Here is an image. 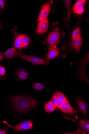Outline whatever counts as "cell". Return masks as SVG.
Here are the masks:
<instances>
[{"instance_id": "cell-9", "label": "cell", "mask_w": 89, "mask_h": 134, "mask_svg": "<svg viewBox=\"0 0 89 134\" xmlns=\"http://www.w3.org/2000/svg\"><path fill=\"white\" fill-rule=\"evenodd\" d=\"M15 75L17 79L20 81L26 80L29 76L28 72L22 68L18 69L16 72Z\"/></svg>"}, {"instance_id": "cell-13", "label": "cell", "mask_w": 89, "mask_h": 134, "mask_svg": "<svg viewBox=\"0 0 89 134\" xmlns=\"http://www.w3.org/2000/svg\"><path fill=\"white\" fill-rule=\"evenodd\" d=\"M16 52L15 48L13 47L5 52L4 53V55L6 58L10 59L15 56Z\"/></svg>"}, {"instance_id": "cell-18", "label": "cell", "mask_w": 89, "mask_h": 134, "mask_svg": "<svg viewBox=\"0 0 89 134\" xmlns=\"http://www.w3.org/2000/svg\"><path fill=\"white\" fill-rule=\"evenodd\" d=\"M86 1L85 0H80L78 1L74 5L73 8V10L74 11L79 8L83 7Z\"/></svg>"}, {"instance_id": "cell-8", "label": "cell", "mask_w": 89, "mask_h": 134, "mask_svg": "<svg viewBox=\"0 0 89 134\" xmlns=\"http://www.w3.org/2000/svg\"><path fill=\"white\" fill-rule=\"evenodd\" d=\"M49 27L48 21L47 18L40 22L36 28V32L39 34L45 32Z\"/></svg>"}, {"instance_id": "cell-24", "label": "cell", "mask_w": 89, "mask_h": 134, "mask_svg": "<svg viewBox=\"0 0 89 134\" xmlns=\"http://www.w3.org/2000/svg\"><path fill=\"white\" fill-rule=\"evenodd\" d=\"M5 1L4 0H0V10H4L6 6Z\"/></svg>"}, {"instance_id": "cell-6", "label": "cell", "mask_w": 89, "mask_h": 134, "mask_svg": "<svg viewBox=\"0 0 89 134\" xmlns=\"http://www.w3.org/2000/svg\"><path fill=\"white\" fill-rule=\"evenodd\" d=\"M76 100L78 108L85 115L87 116L88 107L86 102L80 96L77 97Z\"/></svg>"}, {"instance_id": "cell-14", "label": "cell", "mask_w": 89, "mask_h": 134, "mask_svg": "<svg viewBox=\"0 0 89 134\" xmlns=\"http://www.w3.org/2000/svg\"><path fill=\"white\" fill-rule=\"evenodd\" d=\"M50 101L48 102L45 106V111L47 113H51L57 109Z\"/></svg>"}, {"instance_id": "cell-15", "label": "cell", "mask_w": 89, "mask_h": 134, "mask_svg": "<svg viewBox=\"0 0 89 134\" xmlns=\"http://www.w3.org/2000/svg\"><path fill=\"white\" fill-rule=\"evenodd\" d=\"M81 35V30L79 28L75 29L73 32L72 35V41L78 38H80Z\"/></svg>"}, {"instance_id": "cell-29", "label": "cell", "mask_w": 89, "mask_h": 134, "mask_svg": "<svg viewBox=\"0 0 89 134\" xmlns=\"http://www.w3.org/2000/svg\"><path fill=\"white\" fill-rule=\"evenodd\" d=\"M63 102L62 101L58 100L57 103L56 107L57 108L60 109L62 105Z\"/></svg>"}, {"instance_id": "cell-30", "label": "cell", "mask_w": 89, "mask_h": 134, "mask_svg": "<svg viewBox=\"0 0 89 134\" xmlns=\"http://www.w3.org/2000/svg\"><path fill=\"white\" fill-rule=\"evenodd\" d=\"M4 58V56L3 53L0 51V62Z\"/></svg>"}, {"instance_id": "cell-21", "label": "cell", "mask_w": 89, "mask_h": 134, "mask_svg": "<svg viewBox=\"0 0 89 134\" xmlns=\"http://www.w3.org/2000/svg\"><path fill=\"white\" fill-rule=\"evenodd\" d=\"M55 93L57 95L59 100L63 102L66 98L65 95L60 92L56 91Z\"/></svg>"}, {"instance_id": "cell-23", "label": "cell", "mask_w": 89, "mask_h": 134, "mask_svg": "<svg viewBox=\"0 0 89 134\" xmlns=\"http://www.w3.org/2000/svg\"><path fill=\"white\" fill-rule=\"evenodd\" d=\"M17 38L19 43L20 44L21 46L23 48L24 38L23 35H19L17 36Z\"/></svg>"}, {"instance_id": "cell-26", "label": "cell", "mask_w": 89, "mask_h": 134, "mask_svg": "<svg viewBox=\"0 0 89 134\" xmlns=\"http://www.w3.org/2000/svg\"><path fill=\"white\" fill-rule=\"evenodd\" d=\"M14 45L16 48L19 49H21L23 48L19 43L17 37L15 40Z\"/></svg>"}, {"instance_id": "cell-25", "label": "cell", "mask_w": 89, "mask_h": 134, "mask_svg": "<svg viewBox=\"0 0 89 134\" xmlns=\"http://www.w3.org/2000/svg\"><path fill=\"white\" fill-rule=\"evenodd\" d=\"M83 7L79 8L75 10L74 13L77 14H80L83 13L84 11Z\"/></svg>"}, {"instance_id": "cell-16", "label": "cell", "mask_w": 89, "mask_h": 134, "mask_svg": "<svg viewBox=\"0 0 89 134\" xmlns=\"http://www.w3.org/2000/svg\"><path fill=\"white\" fill-rule=\"evenodd\" d=\"M64 1L68 10V14L66 19H67V21L69 22L70 21V16L71 12L70 7L71 1L66 0V1Z\"/></svg>"}, {"instance_id": "cell-32", "label": "cell", "mask_w": 89, "mask_h": 134, "mask_svg": "<svg viewBox=\"0 0 89 134\" xmlns=\"http://www.w3.org/2000/svg\"><path fill=\"white\" fill-rule=\"evenodd\" d=\"M1 129V127H0V129Z\"/></svg>"}, {"instance_id": "cell-27", "label": "cell", "mask_w": 89, "mask_h": 134, "mask_svg": "<svg viewBox=\"0 0 89 134\" xmlns=\"http://www.w3.org/2000/svg\"><path fill=\"white\" fill-rule=\"evenodd\" d=\"M82 133L83 134H86V133L82 131H81V130L79 129V128L78 127V130L76 131L75 132L71 133L70 132H66L64 133H63L62 134H76V133Z\"/></svg>"}, {"instance_id": "cell-5", "label": "cell", "mask_w": 89, "mask_h": 134, "mask_svg": "<svg viewBox=\"0 0 89 134\" xmlns=\"http://www.w3.org/2000/svg\"><path fill=\"white\" fill-rule=\"evenodd\" d=\"M50 5L49 2L46 3L43 5L38 18V21H41L47 18L50 11Z\"/></svg>"}, {"instance_id": "cell-7", "label": "cell", "mask_w": 89, "mask_h": 134, "mask_svg": "<svg viewBox=\"0 0 89 134\" xmlns=\"http://www.w3.org/2000/svg\"><path fill=\"white\" fill-rule=\"evenodd\" d=\"M60 109L63 113L73 115L77 113L75 111L69 103L67 98L63 102L62 106Z\"/></svg>"}, {"instance_id": "cell-4", "label": "cell", "mask_w": 89, "mask_h": 134, "mask_svg": "<svg viewBox=\"0 0 89 134\" xmlns=\"http://www.w3.org/2000/svg\"><path fill=\"white\" fill-rule=\"evenodd\" d=\"M60 36L58 29H56L49 34L47 39V43L49 47H56L59 42Z\"/></svg>"}, {"instance_id": "cell-2", "label": "cell", "mask_w": 89, "mask_h": 134, "mask_svg": "<svg viewBox=\"0 0 89 134\" xmlns=\"http://www.w3.org/2000/svg\"><path fill=\"white\" fill-rule=\"evenodd\" d=\"M15 56L27 61L35 65H47L49 64L48 61L42 58L33 56H30L23 54L21 51H16Z\"/></svg>"}, {"instance_id": "cell-11", "label": "cell", "mask_w": 89, "mask_h": 134, "mask_svg": "<svg viewBox=\"0 0 89 134\" xmlns=\"http://www.w3.org/2000/svg\"><path fill=\"white\" fill-rule=\"evenodd\" d=\"M79 125L82 131L86 133H89V119H81L79 121Z\"/></svg>"}, {"instance_id": "cell-1", "label": "cell", "mask_w": 89, "mask_h": 134, "mask_svg": "<svg viewBox=\"0 0 89 134\" xmlns=\"http://www.w3.org/2000/svg\"><path fill=\"white\" fill-rule=\"evenodd\" d=\"M15 108L20 113L28 112L36 107L38 103L34 99L26 96H15L11 98Z\"/></svg>"}, {"instance_id": "cell-17", "label": "cell", "mask_w": 89, "mask_h": 134, "mask_svg": "<svg viewBox=\"0 0 89 134\" xmlns=\"http://www.w3.org/2000/svg\"><path fill=\"white\" fill-rule=\"evenodd\" d=\"M6 72L5 67L2 66L0 64V80H4L7 79Z\"/></svg>"}, {"instance_id": "cell-28", "label": "cell", "mask_w": 89, "mask_h": 134, "mask_svg": "<svg viewBox=\"0 0 89 134\" xmlns=\"http://www.w3.org/2000/svg\"><path fill=\"white\" fill-rule=\"evenodd\" d=\"M8 129L7 127H6L3 130L0 129V134H7Z\"/></svg>"}, {"instance_id": "cell-31", "label": "cell", "mask_w": 89, "mask_h": 134, "mask_svg": "<svg viewBox=\"0 0 89 134\" xmlns=\"http://www.w3.org/2000/svg\"><path fill=\"white\" fill-rule=\"evenodd\" d=\"M0 29H4V27L1 21H0Z\"/></svg>"}, {"instance_id": "cell-22", "label": "cell", "mask_w": 89, "mask_h": 134, "mask_svg": "<svg viewBox=\"0 0 89 134\" xmlns=\"http://www.w3.org/2000/svg\"><path fill=\"white\" fill-rule=\"evenodd\" d=\"M58 100V97L57 95L55 93L52 96V98L50 100V101L51 102L54 106L56 107L57 103Z\"/></svg>"}, {"instance_id": "cell-3", "label": "cell", "mask_w": 89, "mask_h": 134, "mask_svg": "<svg viewBox=\"0 0 89 134\" xmlns=\"http://www.w3.org/2000/svg\"><path fill=\"white\" fill-rule=\"evenodd\" d=\"M3 122L10 127L13 129L16 132H18L21 130H25L33 129V123L29 120L21 121L19 124L15 126H11L5 121H4Z\"/></svg>"}, {"instance_id": "cell-19", "label": "cell", "mask_w": 89, "mask_h": 134, "mask_svg": "<svg viewBox=\"0 0 89 134\" xmlns=\"http://www.w3.org/2000/svg\"><path fill=\"white\" fill-rule=\"evenodd\" d=\"M32 88L37 90H39L46 88V87L44 85L41 83H35L32 86Z\"/></svg>"}, {"instance_id": "cell-12", "label": "cell", "mask_w": 89, "mask_h": 134, "mask_svg": "<svg viewBox=\"0 0 89 134\" xmlns=\"http://www.w3.org/2000/svg\"><path fill=\"white\" fill-rule=\"evenodd\" d=\"M82 38L80 37L75 40L71 42L72 47L78 52H79L80 51L82 44Z\"/></svg>"}, {"instance_id": "cell-10", "label": "cell", "mask_w": 89, "mask_h": 134, "mask_svg": "<svg viewBox=\"0 0 89 134\" xmlns=\"http://www.w3.org/2000/svg\"><path fill=\"white\" fill-rule=\"evenodd\" d=\"M60 52L56 47H50L47 55V58L48 61L55 58L60 54Z\"/></svg>"}, {"instance_id": "cell-20", "label": "cell", "mask_w": 89, "mask_h": 134, "mask_svg": "<svg viewBox=\"0 0 89 134\" xmlns=\"http://www.w3.org/2000/svg\"><path fill=\"white\" fill-rule=\"evenodd\" d=\"M23 47L26 48L29 45L30 39L28 36L26 35L23 34Z\"/></svg>"}]
</instances>
